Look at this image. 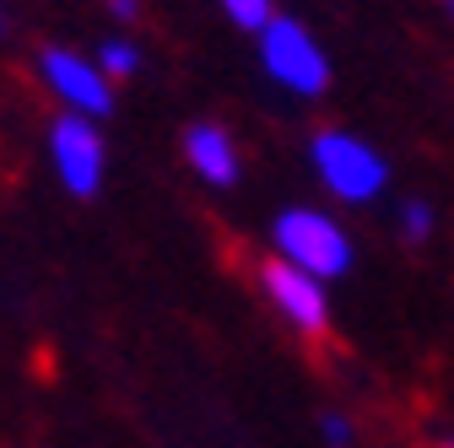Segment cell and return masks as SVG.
Wrapping results in <instances>:
<instances>
[{
	"label": "cell",
	"mask_w": 454,
	"mask_h": 448,
	"mask_svg": "<svg viewBox=\"0 0 454 448\" xmlns=\"http://www.w3.org/2000/svg\"><path fill=\"white\" fill-rule=\"evenodd\" d=\"M12 27V6H6V0H0V33H6Z\"/></svg>",
	"instance_id": "obj_13"
},
{
	"label": "cell",
	"mask_w": 454,
	"mask_h": 448,
	"mask_svg": "<svg viewBox=\"0 0 454 448\" xmlns=\"http://www.w3.org/2000/svg\"><path fill=\"white\" fill-rule=\"evenodd\" d=\"M330 282H319V275L287 265L281 254H270L260 265V292L265 303L281 313V324H287L293 335H303V341H325L330 335Z\"/></svg>",
	"instance_id": "obj_6"
},
{
	"label": "cell",
	"mask_w": 454,
	"mask_h": 448,
	"mask_svg": "<svg viewBox=\"0 0 454 448\" xmlns=\"http://www.w3.org/2000/svg\"><path fill=\"white\" fill-rule=\"evenodd\" d=\"M270 249L287 259V265L319 275V282H340V275L357 265L352 233L340 228L330 211H319V205H287V211H276V221H270Z\"/></svg>",
	"instance_id": "obj_1"
},
{
	"label": "cell",
	"mask_w": 454,
	"mask_h": 448,
	"mask_svg": "<svg viewBox=\"0 0 454 448\" xmlns=\"http://www.w3.org/2000/svg\"><path fill=\"white\" fill-rule=\"evenodd\" d=\"M449 22H454V0H449Z\"/></svg>",
	"instance_id": "obj_14"
},
{
	"label": "cell",
	"mask_w": 454,
	"mask_h": 448,
	"mask_svg": "<svg viewBox=\"0 0 454 448\" xmlns=\"http://www.w3.org/2000/svg\"><path fill=\"white\" fill-rule=\"evenodd\" d=\"M443 448H454V443H443Z\"/></svg>",
	"instance_id": "obj_15"
},
{
	"label": "cell",
	"mask_w": 454,
	"mask_h": 448,
	"mask_svg": "<svg viewBox=\"0 0 454 448\" xmlns=\"http://www.w3.org/2000/svg\"><path fill=\"white\" fill-rule=\"evenodd\" d=\"M309 167L325 195H335L340 205H368L384 195L389 184V162L373 141L352 135V130H319L309 141Z\"/></svg>",
	"instance_id": "obj_2"
},
{
	"label": "cell",
	"mask_w": 454,
	"mask_h": 448,
	"mask_svg": "<svg viewBox=\"0 0 454 448\" xmlns=\"http://www.w3.org/2000/svg\"><path fill=\"white\" fill-rule=\"evenodd\" d=\"M395 228H401L406 243H427L433 228H438V216H433L427 200H401V205H395Z\"/></svg>",
	"instance_id": "obj_9"
},
{
	"label": "cell",
	"mask_w": 454,
	"mask_h": 448,
	"mask_svg": "<svg viewBox=\"0 0 454 448\" xmlns=\"http://www.w3.org/2000/svg\"><path fill=\"white\" fill-rule=\"evenodd\" d=\"M43 92L71 108V114H87V120H108L114 114V81L103 66H98V54H82V49H66V43H49L38 49V60H33Z\"/></svg>",
	"instance_id": "obj_5"
},
{
	"label": "cell",
	"mask_w": 454,
	"mask_h": 448,
	"mask_svg": "<svg viewBox=\"0 0 454 448\" xmlns=\"http://www.w3.org/2000/svg\"><path fill=\"white\" fill-rule=\"evenodd\" d=\"M103 6H108V17H114V22H125V27L141 17V0H103Z\"/></svg>",
	"instance_id": "obj_12"
},
{
	"label": "cell",
	"mask_w": 454,
	"mask_h": 448,
	"mask_svg": "<svg viewBox=\"0 0 454 448\" xmlns=\"http://www.w3.org/2000/svg\"><path fill=\"white\" fill-rule=\"evenodd\" d=\"M43 157H49V174L60 179V189L71 200H98L103 195V179H108L103 120L60 108V114L49 120V130H43Z\"/></svg>",
	"instance_id": "obj_4"
},
{
	"label": "cell",
	"mask_w": 454,
	"mask_h": 448,
	"mask_svg": "<svg viewBox=\"0 0 454 448\" xmlns=\"http://www.w3.org/2000/svg\"><path fill=\"white\" fill-rule=\"evenodd\" d=\"M216 6L227 12V22L244 27V33H260L276 17V0H216Z\"/></svg>",
	"instance_id": "obj_10"
},
{
	"label": "cell",
	"mask_w": 454,
	"mask_h": 448,
	"mask_svg": "<svg viewBox=\"0 0 454 448\" xmlns=\"http://www.w3.org/2000/svg\"><path fill=\"white\" fill-rule=\"evenodd\" d=\"M184 162H190V174L206 184V189H239L244 179V151L233 141V130L216 125V120H195L179 141Z\"/></svg>",
	"instance_id": "obj_7"
},
{
	"label": "cell",
	"mask_w": 454,
	"mask_h": 448,
	"mask_svg": "<svg viewBox=\"0 0 454 448\" xmlns=\"http://www.w3.org/2000/svg\"><path fill=\"white\" fill-rule=\"evenodd\" d=\"M254 49H260V71L293 97H325L330 92V54L325 43L309 33V22L276 12L260 33H254Z\"/></svg>",
	"instance_id": "obj_3"
},
{
	"label": "cell",
	"mask_w": 454,
	"mask_h": 448,
	"mask_svg": "<svg viewBox=\"0 0 454 448\" xmlns=\"http://www.w3.org/2000/svg\"><path fill=\"white\" fill-rule=\"evenodd\" d=\"M92 54H98V66H103L114 81H125V76H136V71H141V43H136V38H125V33L103 38Z\"/></svg>",
	"instance_id": "obj_8"
},
{
	"label": "cell",
	"mask_w": 454,
	"mask_h": 448,
	"mask_svg": "<svg viewBox=\"0 0 454 448\" xmlns=\"http://www.w3.org/2000/svg\"><path fill=\"white\" fill-rule=\"evenodd\" d=\"M319 437H325V448H352L357 427L340 416V411H319Z\"/></svg>",
	"instance_id": "obj_11"
}]
</instances>
